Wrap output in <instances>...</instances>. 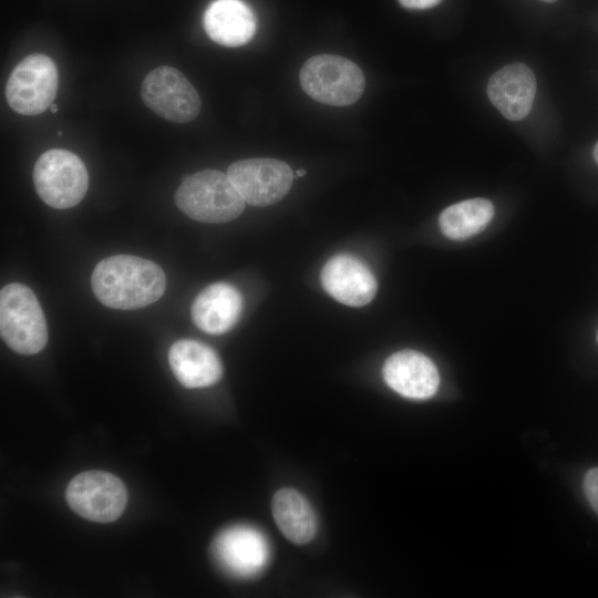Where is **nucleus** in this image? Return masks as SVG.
Masks as SVG:
<instances>
[{"mask_svg":"<svg viewBox=\"0 0 598 598\" xmlns=\"http://www.w3.org/2000/svg\"><path fill=\"white\" fill-rule=\"evenodd\" d=\"M91 285L101 303L112 309L134 310L157 301L166 277L155 262L132 255H114L94 268Z\"/></svg>","mask_w":598,"mask_h":598,"instance_id":"obj_1","label":"nucleus"},{"mask_svg":"<svg viewBox=\"0 0 598 598\" xmlns=\"http://www.w3.org/2000/svg\"><path fill=\"white\" fill-rule=\"evenodd\" d=\"M176 206L189 218L221 224L237 218L245 200L227 173L204 169L186 177L174 195Z\"/></svg>","mask_w":598,"mask_h":598,"instance_id":"obj_2","label":"nucleus"},{"mask_svg":"<svg viewBox=\"0 0 598 598\" xmlns=\"http://www.w3.org/2000/svg\"><path fill=\"white\" fill-rule=\"evenodd\" d=\"M0 333L4 343L20 354H35L45 347V317L29 287L11 282L1 289Z\"/></svg>","mask_w":598,"mask_h":598,"instance_id":"obj_3","label":"nucleus"},{"mask_svg":"<svg viewBox=\"0 0 598 598\" xmlns=\"http://www.w3.org/2000/svg\"><path fill=\"white\" fill-rule=\"evenodd\" d=\"M299 80L311 99L333 106L353 104L365 86L361 69L349 59L333 54L308 59L300 70Z\"/></svg>","mask_w":598,"mask_h":598,"instance_id":"obj_4","label":"nucleus"},{"mask_svg":"<svg viewBox=\"0 0 598 598\" xmlns=\"http://www.w3.org/2000/svg\"><path fill=\"white\" fill-rule=\"evenodd\" d=\"M32 177L40 198L55 209L74 207L84 198L89 187V175L82 159L62 148L41 154Z\"/></svg>","mask_w":598,"mask_h":598,"instance_id":"obj_5","label":"nucleus"},{"mask_svg":"<svg viewBox=\"0 0 598 598\" xmlns=\"http://www.w3.org/2000/svg\"><path fill=\"white\" fill-rule=\"evenodd\" d=\"M59 86L58 69L53 60L33 53L21 60L12 70L6 84V99L17 113L33 116L52 104Z\"/></svg>","mask_w":598,"mask_h":598,"instance_id":"obj_6","label":"nucleus"},{"mask_svg":"<svg viewBox=\"0 0 598 598\" xmlns=\"http://www.w3.org/2000/svg\"><path fill=\"white\" fill-rule=\"evenodd\" d=\"M65 498L81 517L96 522L116 520L125 509L127 492L123 482L105 471H86L71 480Z\"/></svg>","mask_w":598,"mask_h":598,"instance_id":"obj_7","label":"nucleus"},{"mask_svg":"<svg viewBox=\"0 0 598 598\" xmlns=\"http://www.w3.org/2000/svg\"><path fill=\"white\" fill-rule=\"evenodd\" d=\"M144 104L158 116L174 123H188L200 111V97L177 69L162 65L146 74L141 85Z\"/></svg>","mask_w":598,"mask_h":598,"instance_id":"obj_8","label":"nucleus"},{"mask_svg":"<svg viewBox=\"0 0 598 598\" xmlns=\"http://www.w3.org/2000/svg\"><path fill=\"white\" fill-rule=\"evenodd\" d=\"M227 175L245 203L257 207L281 200L295 177L285 162L264 157L234 162L229 165Z\"/></svg>","mask_w":598,"mask_h":598,"instance_id":"obj_9","label":"nucleus"},{"mask_svg":"<svg viewBox=\"0 0 598 598\" xmlns=\"http://www.w3.org/2000/svg\"><path fill=\"white\" fill-rule=\"evenodd\" d=\"M323 289L339 302L362 307L377 293V281L371 270L350 255L331 257L321 270Z\"/></svg>","mask_w":598,"mask_h":598,"instance_id":"obj_10","label":"nucleus"},{"mask_svg":"<svg viewBox=\"0 0 598 598\" xmlns=\"http://www.w3.org/2000/svg\"><path fill=\"white\" fill-rule=\"evenodd\" d=\"M382 374L392 390L409 399H429L435 394L440 383L434 363L413 350L390 355L383 364Z\"/></svg>","mask_w":598,"mask_h":598,"instance_id":"obj_11","label":"nucleus"},{"mask_svg":"<svg viewBox=\"0 0 598 598\" xmlns=\"http://www.w3.org/2000/svg\"><path fill=\"white\" fill-rule=\"evenodd\" d=\"M536 94V79L524 63L501 68L488 80L487 96L503 116L519 121L529 113Z\"/></svg>","mask_w":598,"mask_h":598,"instance_id":"obj_12","label":"nucleus"},{"mask_svg":"<svg viewBox=\"0 0 598 598\" xmlns=\"http://www.w3.org/2000/svg\"><path fill=\"white\" fill-rule=\"evenodd\" d=\"M213 550L218 563L237 576H251L266 564L269 555L264 535L248 526H234L215 540Z\"/></svg>","mask_w":598,"mask_h":598,"instance_id":"obj_13","label":"nucleus"},{"mask_svg":"<svg viewBox=\"0 0 598 598\" xmlns=\"http://www.w3.org/2000/svg\"><path fill=\"white\" fill-rule=\"evenodd\" d=\"M243 310V299L229 283L216 282L203 289L190 308L192 320L197 328L210 333L221 334L231 329Z\"/></svg>","mask_w":598,"mask_h":598,"instance_id":"obj_14","label":"nucleus"},{"mask_svg":"<svg viewBox=\"0 0 598 598\" xmlns=\"http://www.w3.org/2000/svg\"><path fill=\"white\" fill-rule=\"evenodd\" d=\"M168 361L177 381L187 389L213 385L223 374L217 353L210 347L190 339L173 343Z\"/></svg>","mask_w":598,"mask_h":598,"instance_id":"obj_15","label":"nucleus"},{"mask_svg":"<svg viewBox=\"0 0 598 598\" xmlns=\"http://www.w3.org/2000/svg\"><path fill=\"white\" fill-rule=\"evenodd\" d=\"M207 35L216 43L236 48L249 42L256 32V17L241 0H215L204 16Z\"/></svg>","mask_w":598,"mask_h":598,"instance_id":"obj_16","label":"nucleus"},{"mask_svg":"<svg viewBox=\"0 0 598 598\" xmlns=\"http://www.w3.org/2000/svg\"><path fill=\"white\" fill-rule=\"evenodd\" d=\"M272 516L291 543L303 545L317 533V517L309 502L293 488H281L272 497Z\"/></svg>","mask_w":598,"mask_h":598,"instance_id":"obj_17","label":"nucleus"},{"mask_svg":"<svg viewBox=\"0 0 598 598\" xmlns=\"http://www.w3.org/2000/svg\"><path fill=\"white\" fill-rule=\"evenodd\" d=\"M493 216L494 206L488 199L472 198L445 208L440 215L439 225L447 238L462 240L483 230Z\"/></svg>","mask_w":598,"mask_h":598,"instance_id":"obj_18","label":"nucleus"},{"mask_svg":"<svg viewBox=\"0 0 598 598\" xmlns=\"http://www.w3.org/2000/svg\"><path fill=\"white\" fill-rule=\"evenodd\" d=\"M584 491L591 507L598 514V467L591 468L586 473Z\"/></svg>","mask_w":598,"mask_h":598,"instance_id":"obj_19","label":"nucleus"},{"mask_svg":"<svg viewBox=\"0 0 598 598\" xmlns=\"http://www.w3.org/2000/svg\"><path fill=\"white\" fill-rule=\"evenodd\" d=\"M442 0H399L408 9H429L437 6Z\"/></svg>","mask_w":598,"mask_h":598,"instance_id":"obj_20","label":"nucleus"},{"mask_svg":"<svg viewBox=\"0 0 598 598\" xmlns=\"http://www.w3.org/2000/svg\"><path fill=\"white\" fill-rule=\"evenodd\" d=\"M594 158L598 164V142H597V144H596V146L594 148Z\"/></svg>","mask_w":598,"mask_h":598,"instance_id":"obj_21","label":"nucleus"},{"mask_svg":"<svg viewBox=\"0 0 598 598\" xmlns=\"http://www.w3.org/2000/svg\"><path fill=\"white\" fill-rule=\"evenodd\" d=\"M305 174H306V171H305V169H299V171H297L296 176L301 177V176H303Z\"/></svg>","mask_w":598,"mask_h":598,"instance_id":"obj_22","label":"nucleus"},{"mask_svg":"<svg viewBox=\"0 0 598 598\" xmlns=\"http://www.w3.org/2000/svg\"><path fill=\"white\" fill-rule=\"evenodd\" d=\"M50 109H51V112H52V113H56V112H58V106H56L55 104H52V105L50 106Z\"/></svg>","mask_w":598,"mask_h":598,"instance_id":"obj_23","label":"nucleus"},{"mask_svg":"<svg viewBox=\"0 0 598 598\" xmlns=\"http://www.w3.org/2000/svg\"><path fill=\"white\" fill-rule=\"evenodd\" d=\"M540 1H544V2H555L557 0H540Z\"/></svg>","mask_w":598,"mask_h":598,"instance_id":"obj_24","label":"nucleus"},{"mask_svg":"<svg viewBox=\"0 0 598 598\" xmlns=\"http://www.w3.org/2000/svg\"><path fill=\"white\" fill-rule=\"evenodd\" d=\"M596 339H597V342H598V330H597V336H596Z\"/></svg>","mask_w":598,"mask_h":598,"instance_id":"obj_25","label":"nucleus"}]
</instances>
